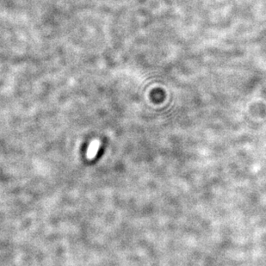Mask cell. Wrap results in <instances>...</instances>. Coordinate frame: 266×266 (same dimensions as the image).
I'll return each instance as SVG.
<instances>
[{
	"instance_id": "6da1fadb",
	"label": "cell",
	"mask_w": 266,
	"mask_h": 266,
	"mask_svg": "<svg viewBox=\"0 0 266 266\" xmlns=\"http://www.w3.org/2000/svg\"><path fill=\"white\" fill-rule=\"evenodd\" d=\"M100 147V142L97 140H94L93 141H91V143L90 144V146H88L87 149V154L86 156L88 159H93L98 152V149Z\"/></svg>"
}]
</instances>
